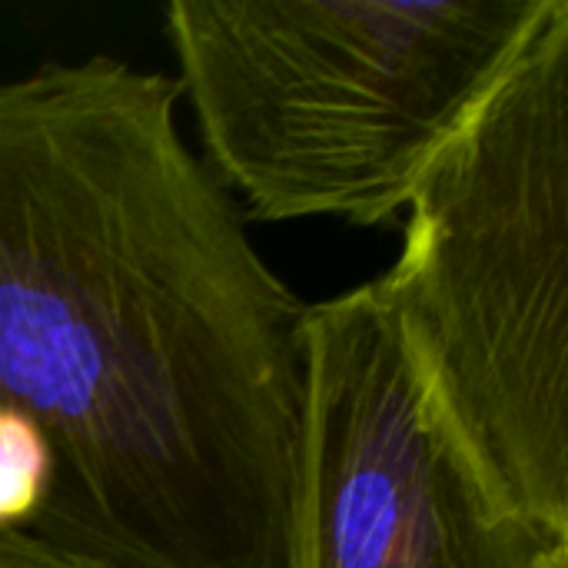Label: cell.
Here are the masks:
<instances>
[{
	"instance_id": "cell-1",
	"label": "cell",
	"mask_w": 568,
	"mask_h": 568,
	"mask_svg": "<svg viewBox=\"0 0 568 568\" xmlns=\"http://www.w3.org/2000/svg\"><path fill=\"white\" fill-rule=\"evenodd\" d=\"M116 57L0 77V413L57 459L40 539L116 568H280L306 303Z\"/></svg>"
},
{
	"instance_id": "cell-2",
	"label": "cell",
	"mask_w": 568,
	"mask_h": 568,
	"mask_svg": "<svg viewBox=\"0 0 568 568\" xmlns=\"http://www.w3.org/2000/svg\"><path fill=\"white\" fill-rule=\"evenodd\" d=\"M556 0H173L166 37L243 220L379 226Z\"/></svg>"
},
{
	"instance_id": "cell-3",
	"label": "cell",
	"mask_w": 568,
	"mask_h": 568,
	"mask_svg": "<svg viewBox=\"0 0 568 568\" xmlns=\"http://www.w3.org/2000/svg\"><path fill=\"white\" fill-rule=\"evenodd\" d=\"M376 286L486 479L568 536V0L423 173Z\"/></svg>"
},
{
	"instance_id": "cell-4",
	"label": "cell",
	"mask_w": 568,
	"mask_h": 568,
	"mask_svg": "<svg viewBox=\"0 0 568 568\" xmlns=\"http://www.w3.org/2000/svg\"><path fill=\"white\" fill-rule=\"evenodd\" d=\"M280 568H568L423 383L376 280L306 303Z\"/></svg>"
},
{
	"instance_id": "cell-5",
	"label": "cell",
	"mask_w": 568,
	"mask_h": 568,
	"mask_svg": "<svg viewBox=\"0 0 568 568\" xmlns=\"http://www.w3.org/2000/svg\"><path fill=\"white\" fill-rule=\"evenodd\" d=\"M0 568H116L63 546H53L30 532L0 529Z\"/></svg>"
}]
</instances>
